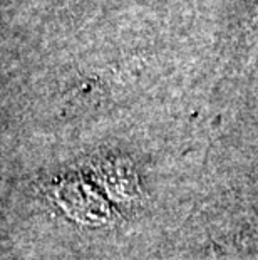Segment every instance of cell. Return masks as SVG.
<instances>
[{
  "instance_id": "1",
  "label": "cell",
  "mask_w": 258,
  "mask_h": 260,
  "mask_svg": "<svg viewBox=\"0 0 258 260\" xmlns=\"http://www.w3.org/2000/svg\"><path fill=\"white\" fill-rule=\"evenodd\" d=\"M183 252L203 260L258 258V217L238 200L203 208L183 230Z\"/></svg>"
}]
</instances>
